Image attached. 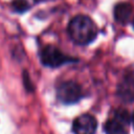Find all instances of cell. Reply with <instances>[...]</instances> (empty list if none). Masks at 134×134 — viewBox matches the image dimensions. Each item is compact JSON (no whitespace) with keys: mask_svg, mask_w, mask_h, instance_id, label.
<instances>
[{"mask_svg":"<svg viewBox=\"0 0 134 134\" xmlns=\"http://www.w3.org/2000/svg\"><path fill=\"white\" fill-rule=\"evenodd\" d=\"M68 34L71 40L79 45L91 43L97 36V27L88 16H75L68 25Z\"/></svg>","mask_w":134,"mask_h":134,"instance_id":"obj_1","label":"cell"},{"mask_svg":"<svg viewBox=\"0 0 134 134\" xmlns=\"http://www.w3.org/2000/svg\"><path fill=\"white\" fill-rule=\"evenodd\" d=\"M73 61V58L67 57L53 45H47L41 51V62L43 63V65L51 68H57Z\"/></svg>","mask_w":134,"mask_h":134,"instance_id":"obj_2","label":"cell"},{"mask_svg":"<svg viewBox=\"0 0 134 134\" xmlns=\"http://www.w3.org/2000/svg\"><path fill=\"white\" fill-rule=\"evenodd\" d=\"M57 96L59 100L66 105H71L77 103L82 96V88L81 86L73 82V81H67L62 83L58 89H57Z\"/></svg>","mask_w":134,"mask_h":134,"instance_id":"obj_3","label":"cell"},{"mask_svg":"<svg viewBox=\"0 0 134 134\" xmlns=\"http://www.w3.org/2000/svg\"><path fill=\"white\" fill-rule=\"evenodd\" d=\"M97 128V121L91 114H82L77 116L72 124L74 134H94Z\"/></svg>","mask_w":134,"mask_h":134,"instance_id":"obj_4","label":"cell"},{"mask_svg":"<svg viewBox=\"0 0 134 134\" xmlns=\"http://www.w3.org/2000/svg\"><path fill=\"white\" fill-rule=\"evenodd\" d=\"M117 95L125 103L134 102V81L126 79L119 83L117 87Z\"/></svg>","mask_w":134,"mask_h":134,"instance_id":"obj_5","label":"cell"},{"mask_svg":"<svg viewBox=\"0 0 134 134\" xmlns=\"http://www.w3.org/2000/svg\"><path fill=\"white\" fill-rule=\"evenodd\" d=\"M132 14V5L127 2H120L115 5L113 15L114 19L119 23H127Z\"/></svg>","mask_w":134,"mask_h":134,"instance_id":"obj_6","label":"cell"},{"mask_svg":"<svg viewBox=\"0 0 134 134\" xmlns=\"http://www.w3.org/2000/svg\"><path fill=\"white\" fill-rule=\"evenodd\" d=\"M126 127L127 126L125 124L120 122L119 120L113 117L105 124L104 129H105L106 134H128Z\"/></svg>","mask_w":134,"mask_h":134,"instance_id":"obj_7","label":"cell"},{"mask_svg":"<svg viewBox=\"0 0 134 134\" xmlns=\"http://www.w3.org/2000/svg\"><path fill=\"white\" fill-rule=\"evenodd\" d=\"M12 7L17 13H24L29 9L30 5L27 0H14L12 2Z\"/></svg>","mask_w":134,"mask_h":134,"instance_id":"obj_8","label":"cell"},{"mask_svg":"<svg viewBox=\"0 0 134 134\" xmlns=\"http://www.w3.org/2000/svg\"><path fill=\"white\" fill-rule=\"evenodd\" d=\"M131 120H132V124H133V127H134V113H133V115L131 117Z\"/></svg>","mask_w":134,"mask_h":134,"instance_id":"obj_9","label":"cell"},{"mask_svg":"<svg viewBox=\"0 0 134 134\" xmlns=\"http://www.w3.org/2000/svg\"><path fill=\"white\" fill-rule=\"evenodd\" d=\"M133 26H134V21H133Z\"/></svg>","mask_w":134,"mask_h":134,"instance_id":"obj_10","label":"cell"}]
</instances>
